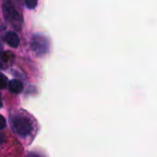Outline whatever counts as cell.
<instances>
[{
	"instance_id": "cell-11",
	"label": "cell",
	"mask_w": 157,
	"mask_h": 157,
	"mask_svg": "<svg viewBox=\"0 0 157 157\" xmlns=\"http://www.w3.org/2000/svg\"><path fill=\"white\" fill-rule=\"evenodd\" d=\"M29 157H41V156L38 155H30Z\"/></svg>"
},
{
	"instance_id": "cell-5",
	"label": "cell",
	"mask_w": 157,
	"mask_h": 157,
	"mask_svg": "<svg viewBox=\"0 0 157 157\" xmlns=\"http://www.w3.org/2000/svg\"><path fill=\"white\" fill-rule=\"evenodd\" d=\"M8 89L11 93L14 94H18L22 91L23 89V84L17 79H13L8 83Z\"/></svg>"
},
{
	"instance_id": "cell-4",
	"label": "cell",
	"mask_w": 157,
	"mask_h": 157,
	"mask_svg": "<svg viewBox=\"0 0 157 157\" xmlns=\"http://www.w3.org/2000/svg\"><path fill=\"white\" fill-rule=\"evenodd\" d=\"M5 40L6 42L12 48H17L19 45V37L17 36V33L13 31H8L6 36H5Z\"/></svg>"
},
{
	"instance_id": "cell-10",
	"label": "cell",
	"mask_w": 157,
	"mask_h": 157,
	"mask_svg": "<svg viewBox=\"0 0 157 157\" xmlns=\"http://www.w3.org/2000/svg\"><path fill=\"white\" fill-rule=\"evenodd\" d=\"M3 107V102H2V98H1V95H0V109Z\"/></svg>"
},
{
	"instance_id": "cell-2",
	"label": "cell",
	"mask_w": 157,
	"mask_h": 157,
	"mask_svg": "<svg viewBox=\"0 0 157 157\" xmlns=\"http://www.w3.org/2000/svg\"><path fill=\"white\" fill-rule=\"evenodd\" d=\"M3 13L5 18L11 22L12 24H20L22 21V18L19 15V13L16 10L13 4L9 0H6L3 4Z\"/></svg>"
},
{
	"instance_id": "cell-8",
	"label": "cell",
	"mask_w": 157,
	"mask_h": 157,
	"mask_svg": "<svg viewBox=\"0 0 157 157\" xmlns=\"http://www.w3.org/2000/svg\"><path fill=\"white\" fill-rule=\"evenodd\" d=\"M6 126V119H5V118L2 116V115H0V130L4 129Z\"/></svg>"
},
{
	"instance_id": "cell-9",
	"label": "cell",
	"mask_w": 157,
	"mask_h": 157,
	"mask_svg": "<svg viewBox=\"0 0 157 157\" xmlns=\"http://www.w3.org/2000/svg\"><path fill=\"white\" fill-rule=\"evenodd\" d=\"M3 139H4V136H3V134H2V133H0V144L3 142Z\"/></svg>"
},
{
	"instance_id": "cell-6",
	"label": "cell",
	"mask_w": 157,
	"mask_h": 157,
	"mask_svg": "<svg viewBox=\"0 0 157 157\" xmlns=\"http://www.w3.org/2000/svg\"><path fill=\"white\" fill-rule=\"evenodd\" d=\"M25 4L29 9H34L38 5V0H25Z\"/></svg>"
},
{
	"instance_id": "cell-3",
	"label": "cell",
	"mask_w": 157,
	"mask_h": 157,
	"mask_svg": "<svg viewBox=\"0 0 157 157\" xmlns=\"http://www.w3.org/2000/svg\"><path fill=\"white\" fill-rule=\"evenodd\" d=\"M31 49L37 54H44L49 51V40L41 34H35L31 40Z\"/></svg>"
},
{
	"instance_id": "cell-1",
	"label": "cell",
	"mask_w": 157,
	"mask_h": 157,
	"mask_svg": "<svg viewBox=\"0 0 157 157\" xmlns=\"http://www.w3.org/2000/svg\"><path fill=\"white\" fill-rule=\"evenodd\" d=\"M11 126L13 131L21 137H26L32 132L31 122L23 116H14L11 119Z\"/></svg>"
},
{
	"instance_id": "cell-7",
	"label": "cell",
	"mask_w": 157,
	"mask_h": 157,
	"mask_svg": "<svg viewBox=\"0 0 157 157\" xmlns=\"http://www.w3.org/2000/svg\"><path fill=\"white\" fill-rule=\"evenodd\" d=\"M7 86V78L5 75L0 73V89L6 88Z\"/></svg>"
}]
</instances>
